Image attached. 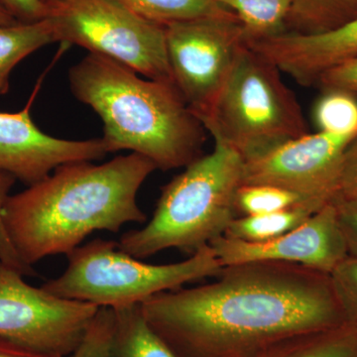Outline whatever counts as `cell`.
Here are the masks:
<instances>
[{"label": "cell", "mask_w": 357, "mask_h": 357, "mask_svg": "<svg viewBox=\"0 0 357 357\" xmlns=\"http://www.w3.org/2000/svg\"><path fill=\"white\" fill-rule=\"evenodd\" d=\"M215 280L141 304L178 357H248L299 333L345 323L330 274L301 265L222 266Z\"/></svg>", "instance_id": "1"}, {"label": "cell", "mask_w": 357, "mask_h": 357, "mask_svg": "<svg viewBox=\"0 0 357 357\" xmlns=\"http://www.w3.org/2000/svg\"><path fill=\"white\" fill-rule=\"evenodd\" d=\"M155 170L137 153L100 165L74 162L10 195L4 223L21 260L33 267L49 256L69 255L93 232L117 234L128 223L146 222L137 195Z\"/></svg>", "instance_id": "2"}, {"label": "cell", "mask_w": 357, "mask_h": 357, "mask_svg": "<svg viewBox=\"0 0 357 357\" xmlns=\"http://www.w3.org/2000/svg\"><path fill=\"white\" fill-rule=\"evenodd\" d=\"M140 76L89 53L70 68V89L100 116L109 153L128 150L160 170L185 168L203 156L206 130L173 82Z\"/></svg>", "instance_id": "3"}, {"label": "cell", "mask_w": 357, "mask_h": 357, "mask_svg": "<svg viewBox=\"0 0 357 357\" xmlns=\"http://www.w3.org/2000/svg\"><path fill=\"white\" fill-rule=\"evenodd\" d=\"M244 160L215 140L203 155L162 188L151 220L126 232L117 243L123 252L147 259L167 249L190 256L225 236L236 218L234 199L243 184Z\"/></svg>", "instance_id": "4"}, {"label": "cell", "mask_w": 357, "mask_h": 357, "mask_svg": "<svg viewBox=\"0 0 357 357\" xmlns=\"http://www.w3.org/2000/svg\"><path fill=\"white\" fill-rule=\"evenodd\" d=\"M199 121L213 140L227 144L244 161L309 133L302 107L281 70L248 44Z\"/></svg>", "instance_id": "5"}, {"label": "cell", "mask_w": 357, "mask_h": 357, "mask_svg": "<svg viewBox=\"0 0 357 357\" xmlns=\"http://www.w3.org/2000/svg\"><path fill=\"white\" fill-rule=\"evenodd\" d=\"M67 257L64 273L42 287L57 297L110 309L142 304L157 294L213 278L222 268L211 245L184 261L155 265L123 252L116 241L98 238Z\"/></svg>", "instance_id": "6"}, {"label": "cell", "mask_w": 357, "mask_h": 357, "mask_svg": "<svg viewBox=\"0 0 357 357\" xmlns=\"http://www.w3.org/2000/svg\"><path fill=\"white\" fill-rule=\"evenodd\" d=\"M46 7L55 42L77 45L148 79L173 82L165 26L140 17L115 0H54Z\"/></svg>", "instance_id": "7"}, {"label": "cell", "mask_w": 357, "mask_h": 357, "mask_svg": "<svg viewBox=\"0 0 357 357\" xmlns=\"http://www.w3.org/2000/svg\"><path fill=\"white\" fill-rule=\"evenodd\" d=\"M173 82L199 119L208 114L246 43L237 18H201L165 25Z\"/></svg>", "instance_id": "8"}, {"label": "cell", "mask_w": 357, "mask_h": 357, "mask_svg": "<svg viewBox=\"0 0 357 357\" xmlns=\"http://www.w3.org/2000/svg\"><path fill=\"white\" fill-rule=\"evenodd\" d=\"M0 262V337L60 357L83 340L100 307L33 287Z\"/></svg>", "instance_id": "9"}, {"label": "cell", "mask_w": 357, "mask_h": 357, "mask_svg": "<svg viewBox=\"0 0 357 357\" xmlns=\"http://www.w3.org/2000/svg\"><path fill=\"white\" fill-rule=\"evenodd\" d=\"M357 137L318 131L244 161L243 184H266L326 206L340 195L345 151Z\"/></svg>", "instance_id": "10"}, {"label": "cell", "mask_w": 357, "mask_h": 357, "mask_svg": "<svg viewBox=\"0 0 357 357\" xmlns=\"http://www.w3.org/2000/svg\"><path fill=\"white\" fill-rule=\"evenodd\" d=\"M210 245L222 266L248 262H280L330 275L349 256L333 202L326 204L299 227L272 241L249 243L222 236Z\"/></svg>", "instance_id": "11"}, {"label": "cell", "mask_w": 357, "mask_h": 357, "mask_svg": "<svg viewBox=\"0 0 357 357\" xmlns=\"http://www.w3.org/2000/svg\"><path fill=\"white\" fill-rule=\"evenodd\" d=\"M35 86L24 109L0 112V171L25 185L36 184L59 166L74 162L105 158L107 151L102 138L67 140L43 132L33 121V102L41 86Z\"/></svg>", "instance_id": "12"}, {"label": "cell", "mask_w": 357, "mask_h": 357, "mask_svg": "<svg viewBox=\"0 0 357 357\" xmlns=\"http://www.w3.org/2000/svg\"><path fill=\"white\" fill-rule=\"evenodd\" d=\"M248 45L301 86H316L324 73L357 58V17L330 31H285Z\"/></svg>", "instance_id": "13"}, {"label": "cell", "mask_w": 357, "mask_h": 357, "mask_svg": "<svg viewBox=\"0 0 357 357\" xmlns=\"http://www.w3.org/2000/svg\"><path fill=\"white\" fill-rule=\"evenodd\" d=\"M248 357H357V325L303 333L267 345Z\"/></svg>", "instance_id": "14"}, {"label": "cell", "mask_w": 357, "mask_h": 357, "mask_svg": "<svg viewBox=\"0 0 357 357\" xmlns=\"http://www.w3.org/2000/svg\"><path fill=\"white\" fill-rule=\"evenodd\" d=\"M112 310L114 328L107 357H178L148 323L141 304Z\"/></svg>", "instance_id": "15"}, {"label": "cell", "mask_w": 357, "mask_h": 357, "mask_svg": "<svg viewBox=\"0 0 357 357\" xmlns=\"http://www.w3.org/2000/svg\"><path fill=\"white\" fill-rule=\"evenodd\" d=\"M52 43H55V36L47 18L0 25V96L8 93L14 68L34 52Z\"/></svg>", "instance_id": "16"}, {"label": "cell", "mask_w": 357, "mask_h": 357, "mask_svg": "<svg viewBox=\"0 0 357 357\" xmlns=\"http://www.w3.org/2000/svg\"><path fill=\"white\" fill-rule=\"evenodd\" d=\"M243 25L246 43L286 31L294 0H215Z\"/></svg>", "instance_id": "17"}, {"label": "cell", "mask_w": 357, "mask_h": 357, "mask_svg": "<svg viewBox=\"0 0 357 357\" xmlns=\"http://www.w3.org/2000/svg\"><path fill=\"white\" fill-rule=\"evenodd\" d=\"M151 22L167 25L201 18H237L215 0H115Z\"/></svg>", "instance_id": "18"}, {"label": "cell", "mask_w": 357, "mask_h": 357, "mask_svg": "<svg viewBox=\"0 0 357 357\" xmlns=\"http://www.w3.org/2000/svg\"><path fill=\"white\" fill-rule=\"evenodd\" d=\"M357 17V0H294L286 26L290 32L316 34Z\"/></svg>", "instance_id": "19"}, {"label": "cell", "mask_w": 357, "mask_h": 357, "mask_svg": "<svg viewBox=\"0 0 357 357\" xmlns=\"http://www.w3.org/2000/svg\"><path fill=\"white\" fill-rule=\"evenodd\" d=\"M321 208L314 204H301L264 215L237 217L230 223L225 236L249 243L272 241L299 227Z\"/></svg>", "instance_id": "20"}, {"label": "cell", "mask_w": 357, "mask_h": 357, "mask_svg": "<svg viewBox=\"0 0 357 357\" xmlns=\"http://www.w3.org/2000/svg\"><path fill=\"white\" fill-rule=\"evenodd\" d=\"M301 204H314L319 208L325 206L276 185L244 184L237 190L234 210L236 218L248 217L287 210Z\"/></svg>", "instance_id": "21"}, {"label": "cell", "mask_w": 357, "mask_h": 357, "mask_svg": "<svg viewBox=\"0 0 357 357\" xmlns=\"http://www.w3.org/2000/svg\"><path fill=\"white\" fill-rule=\"evenodd\" d=\"M314 109L319 131L357 137V100L344 91H325Z\"/></svg>", "instance_id": "22"}, {"label": "cell", "mask_w": 357, "mask_h": 357, "mask_svg": "<svg viewBox=\"0 0 357 357\" xmlns=\"http://www.w3.org/2000/svg\"><path fill=\"white\" fill-rule=\"evenodd\" d=\"M114 328V312L102 307L89 324L82 342L67 357H107Z\"/></svg>", "instance_id": "23"}, {"label": "cell", "mask_w": 357, "mask_h": 357, "mask_svg": "<svg viewBox=\"0 0 357 357\" xmlns=\"http://www.w3.org/2000/svg\"><path fill=\"white\" fill-rule=\"evenodd\" d=\"M333 289L345 319L357 325V259L349 257L331 274Z\"/></svg>", "instance_id": "24"}, {"label": "cell", "mask_w": 357, "mask_h": 357, "mask_svg": "<svg viewBox=\"0 0 357 357\" xmlns=\"http://www.w3.org/2000/svg\"><path fill=\"white\" fill-rule=\"evenodd\" d=\"M16 178L9 173L0 171V262L7 265L24 276H34L36 272L21 260L17 251L11 243L3 218L4 206L10 197V191L15 185Z\"/></svg>", "instance_id": "25"}, {"label": "cell", "mask_w": 357, "mask_h": 357, "mask_svg": "<svg viewBox=\"0 0 357 357\" xmlns=\"http://www.w3.org/2000/svg\"><path fill=\"white\" fill-rule=\"evenodd\" d=\"M316 86L324 91H344L357 93V58L324 73Z\"/></svg>", "instance_id": "26"}, {"label": "cell", "mask_w": 357, "mask_h": 357, "mask_svg": "<svg viewBox=\"0 0 357 357\" xmlns=\"http://www.w3.org/2000/svg\"><path fill=\"white\" fill-rule=\"evenodd\" d=\"M333 204L337 208L338 222L349 255L357 259V201L337 197Z\"/></svg>", "instance_id": "27"}, {"label": "cell", "mask_w": 357, "mask_h": 357, "mask_svg": "<svg viewBox=\"0 0 357 357\" xmlns=\"http://www.w3.org/2000/svg\"><path fill=\"white\" fill-rule=\"evenodd\" d=\"M337 197L357 201V138L352 141L345 151Z\"/></svg>", "instance_id": "28"}, {"label": "cell", "mask_w": 357, "mask_h": 357, "mask_svg": "<svg viewBox=\"0 0 357 357\" xmlns=\"http://www.w3.org/2000/svg\"><path fill=\"white\" fill-rule=\"evenodd\" d=\"M0 6L20 22H35L47 16V7L41 0H0Z\"/></svg>", "instance_id": "29"}, {"label": "cell", "mask_w": 357, "mask_h": 357, "mask_svg": "<svg viewBox=\"0 0 357 357\" xmlns=\"http://www.w3.org/2000/svg\"><path fill=\"white\" fill-rule=\"evenodd\" d=\"M0 357H60L0 337Z\"/></svg>", "instance_id": "30"}, {"label": "cell", "mask_w": 357, "mask_h": 357, "mask_svg": "<svg viewBox=\"0 0 357 357\" xmlns=\"http://www.w3.org/2000/svg\"><path fill=\"white\" fill-rule=\"evenodd\" d=\"M20 22L4 7L0 6V25H11Z\"/></svg>", "instance_id": "31"}, {"label": "cell", "mask_w": 357, "mask_h": 357, "mask_svg": "<svg viewBox=\"0 0 357 357\" xmlns=\"http://www.w3.org/2000/svg\"><path fill=\"white\" fill-rule=\"evenodd\" d=\"M42 2L46 6L47 3H49V2L54 1V0H41Z\"/></svg>", "instance_id": "32"}, {"label": "cell", "mask_w": 357, "mask_h": 357, "mask_svg": "<svg viewBox=\"0 0 357 357\" xmlns=\"http://www.w3.org/2000/svg\"><path fill=\"white\" fill-rule=\"evenodd\" d=\"M354 95H356L357 96V93H354Z\"/></svg>", "instance_id": "33"}]
</instances>
